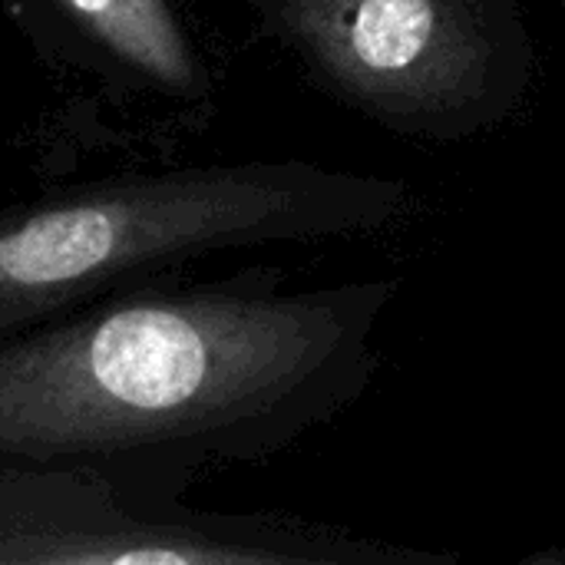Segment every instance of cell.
<instances>
[{
	"label": "cell",
	"mask_w": 565,
	"mask_h": 565,
	"mask_svg": "<svg viewBox=\"0 0 565 565\" xmlns=\"http://www.w3.org/2000/svg\"><path fill=\"white\" fill-rule=\"evenodd\" d=\"M401 278L122 288L0 341V467L258 463L348 411Z\"/></svg>",
	"instance_id": "cell-1"
},
{
	"label": "cell",
	"mask_w": 565,
	"mask_h": 565,
	"mask_svg": "<svg viewBox=\"0 0 565 565\" xmlns=\"http://www.w3.org/2000/svg\"><path fill=\"white\" fill-rule=\"evenodd\" d=\"M76 20L126 66L175 96H202L205 70L169 0H66Z\"/></svg>",
	"instance_id": "cell-5"
},
{
	"label": "cell",
	"mask_w": 565,
	"mask_h": 565,
	"mask_svg": "<svg viewBox=\"0 0 565 565\" xmlns=\"http://www.w3.org/2000/svg\"><path fill=\"white\" fill-rule=\"evenodd\" d=\"M189 473L0 467V565H457L281 513L182 507Z\"/></svg>",
	"instance_id": "cell-4"
},
{
	"label": "cell",
	"mask_w": 565,
	"mask_h": 565,
	"mask_svg": "<svg viewBox=\"0 0 565 565\" xmlns=\"http://www.w3.org/2000/svg\"><path fill=\"white\" fill-rule=\"evenodd\" d=\"M563 17H565V0H563Z\"/></svg>",
	"instance_id": "cell-6"
},
{
	"label": "cell",
	"mask_w": 565,
	"mask_h": 565,
	"mask_svg": "<svg viewBox=\"0 0 565 565\" xmlns=\"http://www.w3.org/2000/svg\"><path fill=\"white\" fill-rule=\"evenodd\" d=\"M305 76L367 122L437 146L510 122L536 83L523 0H245Z\"/></svg>",
	"instance_id": "cell-3"
},
{
	"label": "cell",
	"mask_w": 565,
	"mask_h": 565,
	"mask_svg": "<svg viewBox=\"0 0 565 565\" xmlns=\"http://www.w3.org/2000/svg\"><path fill=\"white\" fill-rule=\"evenodd\" d=\"M414 189L301 159L132 175L0 212V341L182 262L397 225Z\"/></svg>",
	"instance_id": "cell-2"
}]
</instances>
